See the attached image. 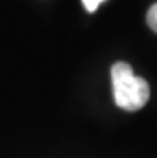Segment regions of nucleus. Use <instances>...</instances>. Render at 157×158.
<instances>
[{
  "mask_svg": "<svg viewBox=\"0 0 157 158\" xmlns=\"http://www.w3.org/2000/svg\"><path fill=\"white\" fill-rule=\"evenodd\" d=\"M111 77L117 107L135 112L146 106L149 101V85L144 78L135 75L130 64L116 62L111 70Z\"/></svg>",
  "mask_w": 157,
  "mask_h": 158,
  "instance_id": "nucleus-1",
  "label": "nucleus"
},
{
  "mask_svg": "<svg viewBox=\"0 0 157 158\" xmlns=\"http://www.w3.org/2000/svg\"><path fill=\"white\" fill-rule=\"evenodd\" d=\"M147 24H149V27L157 32V3H154L151 8H149V11H147Z\"/></svg>",
  "mask_w": 157,
  "mask_h": 158,
  "instance_id": "nucleus-2",
  "label": "nucleus"
},
{
  "mask_svg": "<svg viewBox=\"0 0 157 158\" xmlns=\"http://www.w3.org/2000/svg\"><path fill=\"white\" fill-rule=\"evenodd\" d=\"M82 2H84V6L87 8L88 11H95L104 0H82Z\"/></svg>",
  "mask_w": 157,
  "mask_h": 158,
  "instance_id": "nucleus-3",
  "label": "nucleus"
}]
</instances>
